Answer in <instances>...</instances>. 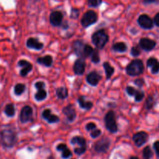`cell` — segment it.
<instances>
[{
  "label": "cell",
  "instance_id": "obj_1",
  "mask_svg": "<svg viewBox=\"0 0 159 159\" xmlns=\"http://www.w3.org/2000/svg\"><path fill=\"white\" fill-rule=\"evenodd\" d=\"M2 144L5 148H12L17 141V136L15 130L12 129H4L0 132Z\"/></svg>",
  "mask_w": 159,
  "mask_h": 159
},
{
  "label": "cell",
  "instance_id": "obj_2",
  "mask_svg": "<svg viewBox=\"0 0 159 159\" xmlns=\"http://www.w3.org/2000/svg\"><path fill=\"white\" fill-rule=\"evenodd\" d=\"M92 41L96 47V49L101 50L109 41V36L104 30H100L95 32L92 35Z\"/></svg>",
  "mask_w": 159,
  "mask_h": 159
},
{
  "label": "cell",
  "instance_id": "obj_3",
  "mask_svg": "<svg viewBox=\"0 0 159 159\" xmlns=\"http://www.w3.org/2000/svg\"><path fill=\"white\" fill-rule=\"evenodd\" d=\"M144 64L142 61L139 59H135L127 65L126 71L129 75L137 76L140 75L144 72Z\"/></svg>",
  "mask_w": 159,
  "mask_h": 159
},
{
  "label": "cell",
  "instance_id": "obj_4",
  "mask_svg": "<svg viewBox=\"0 0 159 159\" xmlns=\"http://www.w3.org/2000/svg\"><path fill=\"white\" fill-rule=\"evenodd\" d=\"M104 121H105V125L107 130L110 133H116L118 130L117 124L116 121V116H115L114 112L110 110L106 114L104 117Z\"/></svg>",
  "mask_w": 159,
  "mask_h": 159
},
{
  "label": "cell",
  "instance_id": "obj_5",
  "mask_svg": "<svg viewBox=\"0 0 159 159\" xmlns=\"http://www.w3.org/2000/svg\"><path fill=\"white\" fill-rule=\"evenodd\" d=\"M71 144L76 145L78 147H75L74 149V152L78 155H82L86 151V141L84 138L80 136H75L71 139Z\"/></svg>",
  "mask_w": 159,
  "mask_h": 159
},
{
  "label": "cell",
  "instance_id": "obj_6",
  "mask_svg": "<svg viewBox=\"0 0 159 159\" xmlns=\"http://www.w3.org/2000/svg\"><path fill=\"white\" fill-rule=\"evenodd\" d=\"M98 20V16L96 12L93 10H89L85 12L81 20V23L85 28L89 27L96 23Z\"/></svg>",
  "mask_w": 159,
  "mask_h": 159
},
{
  "label": "cell",
  "instance_id": "obj_7",
  "mask_svg": "<svg viewBox=\"0 0 159 159\" xmlns=\"http://www.w3.org/2000/svg\"><path fill=\"white\" fill-rule=\"evenodd\" d=\"M110 145V141L108 138H102L95 144L94 148L96 152L99 153H105L107 152Z\"/></svg>",
  "mask_w": 159,
  "mask_h": 159
},
{
  "label": "cell",
  "instance_id": "obj_8",
  "mask_svg": "<svg viewBox=\"0 0 159 159\" xmlns=\"http://www.w3.org/2000/svg\"><path fill=\"white\" fill-rule=\"evenodd\" d=\"M33 120V109L29 106L23 107L20 113V121L22 124H26Z\"/></svg>",
  "mask_w": 159,
  "mask_h": 159
},
{
  "label": "cell",
  "instance_id": "obj_9",
  "mask_svg": "<svg viewBox=\"0 0 159 159\" xmlns=\"http://www.w3.org/2000/svg\"><path fill=\"white\" fill-rule=\"evenodd\" d=\"M138 22L141 27L146 30L152 29L154 26L153 20H152V18L149 16L146 15V14H143V15L140 16Z\"/></svg>",
  "mask_w": 159,
  "mask_h": 159
},
{
  "label": "cell",
  "instance_id": "obj_10",
  "mask_svg": "<svg viewBox=\"0 0 159 159\" xmlns=\"http://www.w3.org/2000/svg\"><path fill=\"white\" fill-rule=\"evenodd\" d=\"M148 139V135L144 131L138 132V133L135 134L133 137L134 142L135 145L138 147H141L143 144H145Z\"/></svg>",
  "mask_w": 159,
  "mask_h": 159
},
{
  "label": "cell",
  "instance_id": "obj_11",
  "mask_svg": "<svg viewBox=\"0 0 159 159\" xmlns=\"http://www.w3.org/2000/svg\"><path fill=\"white\" fill-rule=\"evenodd\" d=\"M63 14L61 11H54L50 15V22L54 26H59L63 21Z\"/></svg>",
  "mask_w": 159,
  "mask_h": 159
},
{
  "label": "cell",
  "instance_id": "obj_12",
  "mask_svg": "<svg viewBox=\"0 0 159 159\" xmlns=\"http://www.w3.org/2000/svg\"><path fill=\"white\" fill-rule=\"evenodd\" d=\"M18 66L23 68L21 69V71H20V75L23 76V77H25V76L27 75L28 73L30 72L33 69L32 64L30 63L26 60H24V59H22V60L19 61Z\"/></svg>",
  "mask_w": 159,
  "mask_h": 159
},
{
  "label": "cell",
  "instance_id": "obj_13",
  "mask_svg": "<svg viewBox=\"0 0 159 159\" xmlns=\"http://www.w3.org/2000/svg\"><path fill=\"white\" fill-rule=\"evenodd\" d=\"M62 112H63L64 114L65 115L67 120H68L69 122H73V121L75 120V117H76L75 109V107H73V105H71V104L64 107L63 110H62Z\"/></svg>",
  "mask_w": 159,
  "mask_h": 159
},
{
  "label": "cell",
  "instance_id": "obj_14",
  "mask_svg": "<svg viewBox=\"0 0 159 159\" xmlns=\"http://www.w3.org/2000/svg\"><path fill=\"white\" fill-rule=\"evenodd\" d=\"M73 70L75 75H82L85 70V62L82 58H79L75 61L73 66Z\"/></svg>",
  "mask_w": 159,
  "mask_h": 159
},
{
  "label": "cell",
  "instance_id": "obj_15",
  "mask_svg": "<svg viewBox=\"0 0 159 159\" xmlns=\"http://www.w3.org/2000/svg\"><path fill=\"white\" fill-rule=\"evenodd\" d=\"M140 47L142 48L144 51H152L155 48V47L156 46V43L154 40H151V39L148 38H142L140 40L139 42Z\"/></svg>",
  "mask_w": 159,
  "mask_h": 159
},
{
  "label": "cell",
  "instance_id": "obj_16",
  "mask_svg": "<svg viewBox=\"0 0 159 159\" xmlns=\"http://www.w3.org/2000/svg\"><path fill=\"white\" fill-rule=\"evenodd\" d=\"M42 117L46 120L49 124H55L57 123L60 119L57 115H54L51 113V110L50 109H46L42 113Z\"/></svg>",
  "mask_w": 159,
  "mask_h": 159
},
{
  "label": "cell",
  "instance_id": "obj_17",
  "mask_svg": "<svg viewBox=\"0 0 159 159\" xmlns=\"http://www.w3.org/2000/svg\"><path fill=\"white\" fill-rule=\"evenodd\" d=\"M101 79H102V76L99 73L96 72V71H92L87 75L86 81L92 86H96L99 84Z\"/></svg>",
  "mask_w": 159,
  "mask_h": 159
},
{
  "label": "cell",
  "instance_id": "obj_18",
  "mask_svg": "<svg viewBox=\"0 0 159 159\" xmlns=\"http://www.w3.org/2000/svg\"><path fill=\"white\" fill-rule=\"evenodd\" d=\"M26 47L30 49L41 50L43 48V43L38 40V39L30 37L26 40Z\"/></svg>",
  "mask_w": 159,
  "mask_h": 159
},
{
  "label": "cell",
  "instance_id": "obj_19",
  "mask_svg": "<svg viewBox=\"0 0 159 159\" xmlns=\"http://www.w3.org/2000/svg\"><path fill=\"white\" fill-rule=\"evenodd\" d=\"M148 67L152 68V72L157 74L159 71V61L155 57H151L147 61Z\"/></svg>",
  "mask_w": 159,
  "mask_h": 159
},
{
  "label": "cell",
  "instance_id": "obj_20",
  "mask_svg": "<svg viewBox=\"0 0 159 159\" xmlns=\"http://www.w3.org/2000/svg\"><path fill=\"white\" fill-rule=\"evenodd\" d=\"M84 46H85V43H83V42L81 41V40H75V41L73 43V51H74V52L80 57H82V51H83Z\"/></svg>",
  "mask_w": 159,
  "mask_h": 159
},
{
  "label": "cell",
  "instance_id": "obj_21",
  "mask_svg": "<svg viewBox=\"0 0 159 159\" xmlns=\"http://www.w3.org/2000/svg\"><path fill=\"white\" fill-rule=\"evenodd\" d=\"M57 150L62 152L61 156L63 158L66 159L71 156V152L68 149V148L67 147L66 144H59L57 146Z\"/></svg>",
  "mask_w": 159,
  "mask_h": 159
},
{
  "label": "cell",
  "instance_id": "obj_22",
  "mask_svg": "<svg viewBox=\"0 0 159 159\" xmlns=\"http://www.w3.org/2000/svg\"><path fill=\"white\" fill-rule=\"evenodd\" d=\"M78 102H79V106L82 109H84L85 110H89L93 108V102L90 101H87L84 96H80L78 99Z\"/></svg>",
  "mask_w": 159,
  "mask_h": 159
},
{
  "label": "cell",
  "instance_id": "obj_23",
  "mask_svg": "<svg viewBox=\"0 0 159 159\" xmlns=\"http://www.w3.org/2000/svg\"><path fill=\"white\" fill-rule=\"evenodd\" d=\"M37 62L45 67H51L53 64V57L51 55H46L44 57L37 58Z\"/></svg>",
  "mask_w": 159,
  "mask_h": 159
},
{
  "label": "cell",
  "instance_id": "obj_24",
  "mask_svg": "<svg viewBox=\"0 0 159 159\" xmlns=\"http://www.w3.org/2000/svg\"><path fill=\"white\" fill-rule=\"evenodd\" d=\"M104 70H105V72H106V75H107V79H110V78L112 77L113 74L114 73V68L112 67V65H110L109 62H104L103 65Z\"/></svg>",
  "mask_w": 159,
  "mask_h": 159
},
{
  "label": "cell",
  "instance_id": "obj_25",
  "mask_svg": "<svg viewBox=\"0 0 159 159\" xmlns=\"http://www.w3.org/2000/svg\"><path fill=\"white\" fill-rule=\"evenodd\" d=\"M113 50L114 51H116V52H125L127 50V46L124 42H118V43H114L113 45Z\"/></svg>",
  "mask_w": 159,
  "mask_h": 159
},
{
  "label": "cell",
  "instance_id": "obj_26",
  "mask_svg": "<svg viewBox=\"0 0 159 159\" xmlns=\"http://www.w3.org/2000/svg\"><path fill=\"white\" fill-rule=\"evenodd\" d=\"M56 94L58 99H65L68 96V91L65 87H60L56 90Z\"/></svg>",
  "mask_w": 159,
  "mask_h": 159
},
{
  "label": "cell",
  "instance_id": "obj_27",
  "mask_svg": "<svg viewBox=\"0 0 159 159\" xmlns=\"http://www.w3.org/2000/svg\"><path fill=\"white\" fill-rule=\"evenodd\" d=\"M15 107H14L13 104L9 103L6 106V107H5V113H6V116H9V117H12L15 115Z\"/></svg>",
  "mask_w": 159,
  "mask_h": 159
},
{
  "label": "cell",
  "instance_id": "obj_28",
  "mask_svg": "<svg viewBox=\"0 0 159 159\" xmlns=\"http://www.w3.org/2000/svg\"><path fill=\"white\" fill-rule=\"evenodd\" d=\"M47 96V92L45 91L44 89H38L37 90V93H36L35 96H34V98L37 101H42V100H44L46 99Z\"/></svg>",
  "mask_w": 159,
  "mask_h": 159
},
{
  "label": "cell",
  "instance_id": "obj_29",
  "mask_svg": "<svg viewBox=\"0 0 159 159\" xmlns=\"http://www.w3.org/2000/svg\"><path fill=\"white\" fill-rule=\"evenodd\" d=\"M93 48H92L90 45L89 44H85V46H84V48H83V51H82V58H86V57H89V56H91L92 53H93Z\"/></svg>",
  "mask_w": 159,
  "mask_h": 159
},
{
  "label": "cell",
  "instance_id": "obj_30",
  "mask_svg": "<svg viewBox=\"0 0 159 159\" xmlns=\"http://www.w3.org/2000/svg\"><path fill=\"white\" fill-rule=\"evenodd\" d=\"M25 89H26V86H25L24 84L19 83L15 85L14 93H15V94L16 95V96H21V95L25 92Z\"/></svg>",
  "mask_w": 159,
  "mask_h": 159
},
{
  "label": "cell",
  "instance_id": "obj_31",
  "mask_svg": "<svg viewBox=\"0 0 159 159\" xmlns=\"http://www.w3.org/2000/svg\"><path fill=\"white\" fill-rule=\"evenodd\" d=\"M91 60L93 63L98 64L100 61V57H99V51L98 49H94L93 50V53L91 54Z\"/></svg>",
  "mask_w": 159,
  "mask_h": 159
},
{
  "label": "cell",
  "instance_id": "obj_32",
  "mask_svg": "<svg viewBox=\"0 0 159 159\" xmlns=\"http://www.w3.org/2000/svg\"><path fill=\"white\" fill-rule=\"evenodd\" d=\"M153 156V153H152V149L150 148L149 146H147L143 150V157L144 159H151V158Z\"/></svg>",
  "mask_w": 159,
  "mask_h": 159
},
{
  "label": "cell",
  "instance_id": "obj_33",
  "mask_svg": "<svg viewBox=\"0 0 159 159\" xmlns=\"http://www.w3.org/2000/svg\"><path fill=\"white\" fill-rule=\"evenodd\" d=\"M144 97V93L142 91H139V90H137L136 93L134 95V99L136 102H140V101L142 100Z\"/></svg>",
  "mask_w": 159,
  "mask_h": 159
},
{
  "label": "cell",
  "instance_id": "obj_34",
  "mask_svg": "<svg viewBox=\"0 0 159 159\" xmlns=\"http://www.w3.org/2000/svg\"><path fill=\"white\" fill-rule=\"evenodd\" d=\"M102 0H89L88 4L91 7H98L102 4Z\"/></svg>",
  "mask_w": 159,
  "mask_h": 159
},
{
  "label": "cell",
  "instance_id": "obj_35",
  "mask_svg": "<svg viewBox=\"0 0 159 159\" xmlns=\"http://www.w3.org/2000/svg\"><path fill=\"white\" fill-rule=\"evenodd\" d=\"M101 133H102V132H101L100 129L96 128L93 130H92L91 133H90V136H91L92 138H97L98 137L100 136Z\"/></svg>",
  "mask_w": 159,
  "mask_h": 159
},
{
  "label": "cell",
  "instance_id": "obj_36",
  "mask_svg": "<svg viewBox=\"0 0 159 159\" xmlns=\"http://www.w3.org/2000/svg\"><path fill=\"white\" fill-rule=\"evenodd\" d=\"M154 106V99L152 96H149L148 98L147 101H146V107H147L148 110H150Z\"/></svg>",
  "mask_w": 159,
  "mask_h": 159
},
{
  "label": "cell",
  "instance_id": "obj_37",
  "mask_svg": "<svg viewBox=\"0 0 159 159\" xmlns=\"http://www.w3.org/2000/svg\"><path fill=\"white\" fill-rule=\"evenodd\" d=\"M130 54H131L132 56L134 57H138L139 56V54H141V51L138 48V47H133L131 48V51H130Z\"/></svg>",
  "mask_w": 159,
  "mask_h": 159
},
{
  "label": "cell",
  "instance_id": "obj_38",
  "mask_svg": "<svg viewBox=\"0 0 159 159\" xmlns=\"http://www.w3.org/2000/svg\"><path fill=\"white\" fill-rule=\"evenodd\" d=\"M126 91H127V94L130 96H134L135 93H136L137 89H135L134 87L132 86H127V89H126Z\"/></svg>",
  "mask_w": 159,
  "mask_h": 159
},
{
  "label": "cell",
  "instance_id": "obj_39",
  "mask_svg": "<svg viewBox=\"0 0 159 159\" xmlns=\"http://www.w3.org/2000/svg\"><path fill=\"white\" fill-rule=\"evenodd\" d=\"M96 128V125L93 122L89 123V124H87L86 126H85V129H86V130H88V131H92V130H93Z\"/></svg>",
  "mask_w": 159,
  "mask_h": 159
},
{
  "label": "cell",
  "instance_id": "obj_40",
  "mask_svg": "<svg viewBox=\"0 0 159 159\" xmlns=\"http://www.w3.org/2000/svg\"><path fill=\"white\" fill-rule=\"evenodd\" d=\"M79 16V10L77 9H72L71 12V17L74 19H77Z\"/></svg>",
  "mask_w": 159,
  "mask_h": 159
},
{
  "label": "cell",
  "instance_id": "obj_41",
  "mask_svg": "<svg viewBox=\"0 0 159 159\" xmlns=\"http://www.w3.org/2000/svg\"><path fill=\"white\" fill-rule=\"evenodd\" d=\"M34 86H35V88L37 89V90L42 89H44L45 84H44V82H36L35 85H34Z\"/></svg>",
  "mask_w": 159,
  "mask_h": 159
},
{
  "label": "cell",
  "instance_id": "obj_42",
  "mask_svg": "<svg viewBox=\"0 0 159 159\" xmlns=\"http://www.w3.org/2000/svg\"><path fill=\"white\" fill-rule=\"evenodd\" d=\"M134 84L136 85H138V87H142L144 84V81L143 80V79H137V80H135Z\"/></svg>",
  "mask_w": 159,
  "mask_h": 159
},
{
  "label": "cell",
  "instance_id": "obj_43",
  "mask_svg": "<svg viewBox=\"0 0 159 159\" xmlns=\"http://www.w3.org/2000/svg\"><path fill=\"white\" fill-rule=\"evenodd\" d=\"M154 148H155V152H156L157 156L159 158V141H155V144H154Z\"/></svg>",
  "mask_w": 159,
  "mask_h": 159
},
{
  "label": "cell",
  "instance_id": "obj_44",
  "mask_svg": "<svg viewBox=\"0 0 159 159\" xmlns=\"http://www.w3.org/2000/svg\"><path fill=\"white\" fill-rule=\"evenodd\" d=\"M154 22H155V24L159 27V12L155 15V18H154Z\"/></svg>",
  "mask_w": 159,
  "mask_h": 159
},
{
  "label": "cell",
  "instance_id": "obj_45",
  "mask_svg": "<svg viewBox=\"0 0 159 159\" xmlns=\"http://www.w3.org/2000/svg\"><path fill=\"white\" fill-rule=\"evenodd\" d=\"M159 2V0H144V4H151V3H155Z\"/></svg>",
  "mask_w": 159,
  "mask_h": 159
},
{
  "label": "cell",
  "instance_id": "obj_46",
  "mask_svg": "<svg viewBox=\"0 0 159 159\" xmlns=\"http://www.w3.org/2000/svg\"><path fill=\"white\" fill-rule=\"evenodd\" d=\"M130 159H139L138 158V157H131Z\"/></svg>",
  "mask_w": 159,
  "mask_h": 159
}]
</instances>
